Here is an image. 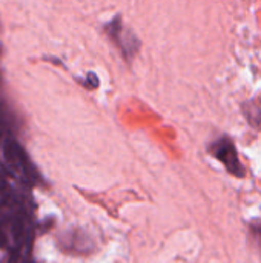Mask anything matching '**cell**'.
Listing matches in <instances>:
<instances>
[{"label": "cell", "instance_id": "7a4b0ae2", "mask_svg": "<svg viewBox=\"0 0 261 263\" xmlns=\"http://www.w3.org/2000/svg\"><path fill=\"white\" fill-rule=\"evenodd\" d=\"M106 32L109 35V39L112 40V43L117 46V49L120 51L122 57L126 62H132L134 57L137 55L138 49H140V42L135 37V34H132L120 20V17H115L114 20H111L106 25Z\"/></svg>", "mask_w": 261, "mask_h": 263}, {"label": "cell", "instance_id": "3957f363", "mask_svg": "<svg viewBox=\"0 0 261 263\" xmlns=\"http://www.w3.org/2000/svg\"><path fill=\"white\" fill-rule=\"evenodd\" d=\"M63 245L62 248L66 250V253H74V254H89L95 250V245L92 242V239L80 231V230H74L69 231L65 239H62Z\"/></svg>", "mask_w": 261, "mask_h": 263}, {"label": "cell", "instance_id": "6da1fadb", "mask_svg": "<svg viewBox=\"0 0 261 263\" xmlns=\"http://www.w3.org/2000/svg\"><path fill=\"white\" fill-rule=\"evenodd\" d=\"M208 153L214 159H217L231 176L238 177V179H243L246 176V168L243 166L238 157L237 146L229 136H222L217 140H214L208 146Z\"/></svg>", "mask_w": 261, "mask_h": 263}, {"label": "cell", "instance_id": "277c9868", "mask_svg": "<svg viewBox=\"0 0 261 263\" xmlns=\"http://www.w3.org/2000/svg\"><path fill=\"white\" fill-rule=\"evenodd\" d=\"M251 230H252V233H254V237L258 240V245H260V250H261V223L260 225H252V227H251Z\"/></svg>", "mask_w": 261, "mask_h": 263}]
</instances>
